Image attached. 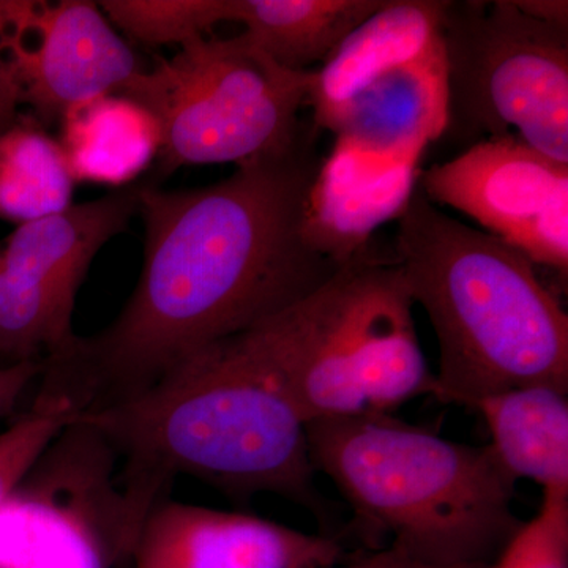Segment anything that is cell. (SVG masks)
<instances>
[{"mask_svg": "<svg viewBox=\"0 0 568 568\" xmlns=\"http://www.w3.org/2000/svg\"><path fill=\"white\" fill-rule=\"evenodd\" d=\"M305 126L287 151L186 192L142 183L144 261L118 320L43 361L36 405L74 418L141 394L205 347L248 332L339 267L310 244L321 162Z\"/></svg>", "mask_w": 568, "mask_h": 568, "instance_id": "1", "label": "cell"}, {"mask_svg": "<svg viewBox=\"0 0 568 568\" xmlns=\"http://www.w3.org/2000/svg\"><path fill=\"white\" fill-rule=\"evenodd\" d=\"M78 418L108 437L142 481L168 491L189 476L241 504L280 496L331 525L305 422L231 338L190 355L141 394Z\"/></svg>", "mask_w": 568, "mask_h": 568, "instance_id": "2", "label": "cell"}, {"mask_svg": "<svg viewBox=\"0 0 568 568\" xmlns=\"http://www.w3.org/2000/svg\"><path fill=\"white\" fill-rule=\"evenodd\" d=\"M395 261L439 343L437 399L474 409L514 388L568 394V316L526 254L452 219L417 183Z\"/></svg>", "mask_w": 568, "mask_h": 568, "instance_id": "3", "label": "cell"}, {"mask_svg": "<svg viewBox=\"0 0 568 568\" xmlns=\"http://www.w3.org/2000/svg\"><path fill=\"white\" fill-rule=\"evenodd\" d=\"M316 473L331 478L369 548L439 567H491L523 521L517 481L493 448L467 446L390 414L306 424Z\"/></svg>", "mask_w": 568, "mask_h": 568, "instance_id": "4", "label": "cell"}, {"mask_svg": "<svg viewBox=\"0 0 568 568\" xmlns=\"http://www.w3.org/2000/svg\"><path fill=\"white\" fill-rule=\"evenodd\" d=\"M414 306L395 257L368 245L315 291L233 342L305 424L388 414L436 394Z\"/></svg>", "mask_w": 568, "mask_h": 568, "instance_id": "5", "label": "cell"}, {"mask_svg": "<svg viewBox=\"0 0 568 568\" xmlns=\"http://www.w3.org/2000/svg\"><path fill=\"white\" fill-rule=\"evenodd\" d=\"M313 71V70H312ZM312 71H291L237 36L196 39L141 70L119 92L159 123L156 173L189 164L253 162L293 148L305 126Z\"/></svg>", "mask_w": 568, "mask_h": 568, "instance_id": "6", "label": "cell"}, {"mask_svg": "<svg viewBox=\"0 0 568 568\" xmlns=\"http://www.w3.org/2000/svg\"><path fill=\"white\" fill-rule=\"evenodd\" d=\"M446 134L517 136L568 163V31L534 20L514 0H447ZM480 140V141H481Z\"/></svg>", "mask_w": 568, "mask_h": 568, "instance_id": "7", "label": "cell"}, {"mask_svg": "<svg viewBox=\"0 0 568 568\" xmlns=\"http://www.w3.org/2000/svg\"><path fill=\"white\" fill-rule=\"evenodd\" d=\"M433 204L476 220L534 264L568 271V163L503 134L418 174Z\"/></svg>", "mask_w": 568, "mask_h": 568, "instance_id": "8", "label": "cell"}, {"mask_svg": "<svg viewBox=\"0 0 568 568\" xmlns=\"http://www.w3.org/2000/svg\"><path fill=\"white\" fill-rule=\"evenodd\" d=\"M0 62L41 123L121 92L141 71L132 48L88 0H0Z\"/></svg>", "mask_w": 568, "mask_h": 568, "instance_id": "9", "label": "cell"}, {"mask_svg": "<svg viewBox=\"0 0 568 568\" xmlns=\"http://www.w3.org/2000/svg\"><path fill=\"white\" fill-rule=\"evenodd\" d=\"M345 558L338 538L280 523L166 499L153 508L132 568H331Z\"/></svg>", "mask_w": 568, "mask_h": 568, "instance_id": "10", "label": "cell"}, {"mask_svg": "<svg viewBox=\"0 0 568 568\" xmlns=\"http://www.w3.org/2000/svg\"><path fill=\"white\" fill-rule=\"evenodd\" d=\"M447 0H384L320 69L312 71L305 106L313 130L335 134L347 112L376 82L443 48Z\"/></svg>", "mask_w": 568, "mask_h": 568, "instance_id": "11", "label": "cell"}, {"mask_svg": "<svg viewBox=\"0 0 568 568\" xmlns=\"http://www.w3.org/2000/svg\"><path fill=\"white\" fill-rule=\"evenodd\" d=\"M141 185L20 224L0 250V265L78 294L97 253L140 213Z\"/></svg>", "mask_w": 568, "mask_h": 568, "instance_id": "12", "label": "cell"}, {"mask_svg": "<svg viewBox=\"0 0 568 568\" xmlns=\"http://www.w3.org/2000/svg\"><path fill=\"white\" fill-rule=\"evenodd\" d=\"M474 409L487 422L500 465L515 481L544 491L568 489V399L556 388L529 386L480 399Z\"/></svg>", "mask_w": 568, "mask_h": 568, "instance_id": "13", "label": "cell"}, {"mask_svg": "<svg viewBox=\"0 0 568 568\" xmlns=\"http://www.w3.org/2000/svg\"><path fill=\"white\" fill-rule=\"evenodd\" d=\"M61 121V145L74 182L129 185L159 155V123L119 93L74 104Z\"/></svg>", "mask_w": 568, "mask_h": 568, "instance_id": "14", "label": "cell"}, {"mask_svg": "<svg viewBox=\"0 0 568 568\" xmlns=\"http://www.w3.org/2000/svg\"><path fill=\"white\" fill-rule=\"evenodd\" d=\"M384 0H233L231 22L245 40L291 71H312L335 51Z\"/></svg>", "mask_w": 568, "mask_h": 568, "instance_id": "15", "label": "cell"}, {"mask_svg": "<svg viewBox=\"0 0 568 568\" xmlns=\"http://www.w3.org/2000/svg\"><path fill=\"white\" fill-rule=\"evenodd\" d=\"M73 185L61 142L37 123L17 119L0 134V219L20 226L61 212Z\"/></svg>", "mask_w": 568, "mask_h": 568, "instance_id": "16", "label": "cell"}, {"mask_svg": "<svg viewBox=\"0 0 568 568\" xmlns=\"http://www.w3.org/2000/svg\"><path fill=\"white\" fill-rule=\"evenodd\" d=\"M77 294L13 274L0 265V358L43 362L69 349Z\"/></svg>", "mask_w": 568, "mask_h": 568, "instance_id": "17", "label": "cell"}, {"mask_svg": "<svg viewBox=\"0 0 568 568\" xmlns=\"http://www.w3.org/2000/svg\"><path fill=\"white\" fill-rule=\"evenodd\" d=\"M108 21L151 47L203 39L215 26L231 22L233 0H104Z\"/></svg>", "mask_w": 568, "mask_h": 568, "instance_id": "18", "label": "cell"}, {"mask_svg": "<svg viewBox=\"0 0 568 568\" xmlns=\"http://www.w3.org/2000/svg\"><path fill=\"white\" fill-rule=\"evenodd\" d=\"M491 568H568V489L544 491L536 517L523 523Z\"/></svg>", "mask_w": 568, "mask_h": 568, "instance_id": "19", "label": "cell"}, {"mask_svg": "<svg viewBox=\"0 0 568 568\" xmlns=\"http://www.w3.org/2000/svg\"><path fill=\"white\" fill-rule=\"evenodd\" d=\"M73 420L65 410L32 406L28 414L0 433V507L20 487L54 437Z\"/></svg>", "mask_w": 568, "mask_h": 568, "instance_id": "20", "label": "cell"}, {"mask_svg": "<svg viewBox=\"0 0 568 568\" xmlns=\"http://www.w3.org/2000/svg\"><path fill=\"white\" fill-rule=\"evenodd\" d=\"M43 362L28 361L0 365V417H6L18 405L21 396L39 381Z\"/></svg>", "mask_w": 568, "mask_h": 568, "instance_id": "21", "label": "cell"}, {"mask_svg": "<svg viewBox=\"0 0 568 568\" xmlns=\"http://www.w3.org/2000/svg\"><path fill=\"white\" fill-rule=\"evenodd\" d=\"M331 568H491L488 566H466V567H439L432 564L420 562V560L410 558L402 549L390 547L373 549L369 555L351 560L346 566H335Z\"/></svg>", "mask_w": 568, "mask_h": 568, "instance_id": "22", "label": "cell"}, {"mask_svg": "<svg viewBox=\"0 0 568 568\" xmlns=\"http://www.w3.org/2000/svg\"><path fill=\"white\" fill-rule=\"evenodd\" d=\"M523 13L534 20L568 31L567 0H514Z\"/></svg>", "mask_w": 568, "mask_h": 568, "instance_id": "23", "label": "cell"}, {"mask_svg": "<svg viewBox=\"0 0 568 568\" xmlns=\"http://www.w3.org/2000/svg\"><path fill=\"white\" fill-rule=\"evenodd\" d=\"M20 104L17 88L0 62V134L17 121V110Z\"/></svg>", "mask_w": 568, "mask_h": 568, "instance_id": "24", "label": "cell"}, {"mask_svg": "<svg viewBox=\"0 0 568 568\" xmlns=\"http://www.w3.org/2000/svg\"><path fill=\"white\" fill-rule=\"evenodd\" d=\"M0 365H7L6 362L2 361V358H0Z\"/></svg>", "mask_w": 568, "mask_h": 568, "instance_id": "25", "label": "cell"}]
</instances>
